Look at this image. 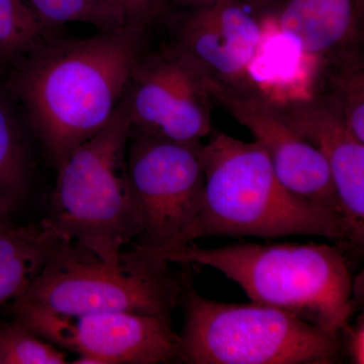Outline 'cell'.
<instances>
[{"label":"cell","mask_w":364,"mask_h":364,"mask_svg":"<svg viewBox=\"0 0 364 364\" xmlns=\"http://www.w3.org/2000/svg\"><path fill=\"white\" fill-rule=\"evenodd\" d=\"M145 33L124 26L82 40L58 35L2 75L57 169L111 121L144 55Z\"/></svg>","instance_id":"6da1fadb"},{"label":"cell","mask_w":364,"mask_h":364,"mask_svg":"<svg viewBox=\"0 0 364 364\" xmlns=\"http://www.w3.org/2000/svg\"><path fill=\"white\" fill-rule=\"evenodd\" d=\"M141 249V248H140ZM169 263L214 268L255 303L282 309L340 334L355 312V284L340 244L189 243L148 250Z\"/></svg>","instance_id":"7a4b0ae2"},{"label":"cell","mask_w":364,"mask_h":364,"mask_svg":"<svg viewBox=\"0 0 364 364\" xmlns=\"http://www.w3.org/2000/svg\"><path fill=\"white\" fill-rule=\"evenodd\" d=\"M200 153L205 188L195 240L301 235L349 243L343 220L287 188L259 143L212 131Z\"/></svg>","instance_id":"3957f363"},{"label":"cell","mask_w":364,"mask_h":364,"mask_svg":"<svg viewBox=\"0 0 364 364\" xmlns=\"http://www.w3.org/2000/svg\"><path fill=\"white\" fill-rule=\"evenodd\" d=\"M130 135L126 93L107 126L59 167L50 215L41 224L57 240L109 263L119 262L136 235L126 174Z\"/></svg>","instance_id":"277c9868"},{"label":"cell","mask_w":364,"mask_h":364,"mask_svg":"<svg viewBox=\"0 0 364 364\" xmlns=\"http://www.w3.org/2000/svg\"><path fill=\"white\" fill-rule=\"evenodd\" d=\"M182 275L183 326L178 363L188 364H331L341 336L275 306L205 298Z\"/></svg>","instance_id":"5b68a950"},{"label":"cell","mask_w":364,"mask_h":364,"mask_svg":"<svg viewBox=\"0 0 364 364\" xmlns=\"http://www.w3.org/2000/svg\"><path fill=\"white\" fill-rule=\"evenodd\" d=\"M169 264L135 247L109 263L58 241L37 277L14 301L67 317L129 312L171 322L181 301L182 275Z\"/></svg>","instance_id":"8992f818"},{"label":"cell","mask_w":364,"mask_h":364,"mask_svg":"<svg viewBox=\"0 0 364 364\" xmlns=\"http://www.w3.org/2000/svg\"><path fill=\"white\" fill-rule=\"evenodd\" d=\"M200 145L131 133L126 174L134 247L166 250L195 241L205 188Z\"/></svg>","instance_id":"52a82bcc"},{"label":"cell","mask_w":364,"mask_h":364,"mask_svg":"<svg viewBox=\"0 0 364 364\" xmlns=\"http://www.w3.org/2000/svg\"><path fill=\"white\" fill-rule=\"evenodd\" d=\"M14 320L33 334L97 364L178 363L181 338L172 323L142 314L107 312L67 317L11 301Z\"/></svg>","instance_id":"ba28073f"},{"label":"cell","mask_w":364,"mask_h":364,"mask_svg":"<svg viewBox=\"0 0 364 364\" xmlns=\"http://www.w3.org/2000/svg\"><path fill=\"white\" fill-rule=\"evenodd\" d=\"M205 73L171 45L139 60L129 86L131 133L198 146L212 129Z\"/></svg>","instance_id":"9c48e42d"},{"label":"cell","mask_w":364,"mask_h":364,"mask_svg":"<svg viewBox=\"0 0 364 364\" xmlns=\"http://www.w3.org/2000/svg\"><path fill=\"white\" fill-rule=\"evenodd\" d=\"M205 83L212 102L247 128L265 150L287 188L344 221L329 165L284 121L273 102L252 87L229 85L208 76Z\"/></svg>","instance_id":"30bf717a"},{"label":"cell","mask_w":364,"mask_h":364,"mask_svg":"<svg viewBox=\"0 0 364 364\" xmlns=\"http://www.w3.org/2000/svg\"><path fill=\"white\" fill-rule=\"evenodd\" d=\"M172 47L208 76L222 82L249 87V69L262 45L260 0L254 7L245 0H217L178 7Z\"/></svg>","instance_id":"8fae6325"},{"label":"cell","mask_w":364,"mask_h":364,"mask_svg":"<svg viewBox=\"0 0 364 364\" xmlns=\"http://www.w3.org/2000/svg\"><path fill=\"white\" fill-rule=\"evenodd\" d=\"M299 136L329 165L349 243L364 241V143L352 133L338 102L327 93L274 104Z\"/></svg>","instance_id":"7c38bea8"},{"label":"cell","mask_w":364,"mask_h":364,"mask_svg":"<svg viewBox=\"0 0 364 364\" xmlns=\"http://www.w3.org/2000/svg\"><path fill=\"white\" fill-rule=\"evenodd\" d=\"M265 16L294 47L309 56L328 59L360 47L355 0H263Z\"/></svg>","instance_id":"4fadbf2b"},{"label":"cell","mask_w":364,"mask_h":364,"mask_svg":"<svg viewBox=\"0 0 364 364\" xmlns=\"http://www.w3.org/2000/svg\"><path fill=\"white\" fill-rule=\"evenodd\" d=\"M11 100L0 85V205L9 213L25 200L32 177L25 128Z\"/></svg>","instance_id":"5bb4252c"},{"label":"cell","mask_w":364,"mask_h":364,"mask_svg":"<svg viewBox=\"0 0 364 364\" xmlns=\"http://www.w3.org/2000/svg\"><path fill=\"white\" fill-rule=\"evenodd\" d=\"M58 35L28 0H0V75Z\"/></svg>","instance_id":"9a60e30c"},{"label":"cell","mask_w":364,"mask_h":364,"mask_svg":"<svg viewBox=\"0 0 364 364\" xmlns=\"http://www.w3.org/2000/svg\"><path fill=\"white\" fill-rule=\"evenodd\" d=\"M324 61V92L338 102L352 133L364 143V65L360 47Z\"/></svg>","instance_id":"2e32d148"},{"label":"cell","mask_w":364,"mask_h":364,"mask_svg":"<svg viewBox=\"0 0 364 364\" xmlns=\"http://www.w3.org/2000/svg\"><path fill=\"white\" fill-rule=\"evenodd\" d=\"M41 18L55 28L66 23L95 26L97 32H109L129 26L121 11L105 0H28Z\"/></svg>","instance_id":"e0dca14e"},{"label":"cell","mask_w":364,"mask_h":364,"mask_svg":"<svg viewBox=\"0 0 364 364\" xmlns=\"http://www.w3.org/2000/svg\"><path fill=\"white\" fill-rule=\"evenodd\" d=\"M64 352L16 321L0 322V364H63Z\"/></svg>","instance_id":"ac0fdd59"},{"label":"cell","mask_w":364,"mask_h":364,"mask_svg":"<svg viewBox=\"0 0 364 364\" xmlns=\"http://www.w3.org/2000/svg\"><path fill=\"white\" fill-rule=\"evenodd\" d=\"M121 11L129 26L147 30L170 9V0H105Z\"/></svg>","instance_id":"d6986e66"},{"label":"cell","mask_w":364,"mask_h":364,"mask_svg":"<svg viewBox=\"0 0 364 364\" xmlns=\"http://www.w3.org/2000/svg\"><path fill=\"white\" fill-rule=\"evenodd\" d=\"M43 227L23 228L11 225L0 230V265L9 258L35 245L44 237Z\"/></svg>","instance_id":"ffe728a7"},{"label":"cell","mask_w":364,"mask_h":364,"mask_svg":"<svg viewBox=\"0 0 364 364\" xmlns=\"http://www.w3.org/2000/svg\"><path fill=\"white\" fill-rule=\"evenodd\" d=\"M342 349L346 352L352 363H364V318L363 314L352 324L349 322L340 332Z\"/></svg>","instance_id":"44dd1931"},{"label":"cell","mask_w":364,"mask_h":364,"mask_svg":"<svg viewBox=\"0 0 364 364\" xmlns=\"http://www.w3.org/2000/svg\"><path fill=\"white\" fill-rule=\"evenodd\" d=\"M217 1V0H170V9L171 7H186L198 6V4H208V2Z\"/></svg>","instance_id":"7402d4cb"},{"label":"cell","mask_w":364,"mask_h":364,"mask_svg":"<svg viewBox=\"0 0 364 364\" xmlns=\"http://www.w3.org/2000/svg\"><path fill=\"white\" fill-rule=\"evenodd\" d=\"M9 213L7 212L6 208H4L0 205V230L11 225L9 223Z\"/></svg>","instance_id":"603a6c76"},{"label":"cell","mask_w":364,"mask_h":364,"mask_svg":"<svg viewBox=\"0 0 364 364\" xmlns=\"http://www.w3.org/2000/svg\"><path fill=\"white\" fill-rule=\"evenodd\" d=\"M356 6H358L359 14L364 18V0H355Z\"/></svg>","instance_id":"cb8c5ba5"}]
</instances>
